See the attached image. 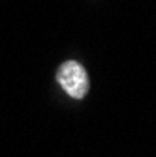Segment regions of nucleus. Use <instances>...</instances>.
<instances>
[{
    "label": "nucleus",
    "instance_id": "1",
    "mask_svg": "<svg viewBox=\"0 0 156 157\" xmlns=\"http://www.w3.org/2000/svg\"><path fill=\"white\" fill-rule=\"evenodd\" d=\"M56 81L62 86V90L73 97V99H83L88 94V75L85 71V67L75 62V60H68L58 67L56 73Z\"/></svg>",
    "mask_w": 156,
    "mask_h": 157
}]
</instances>
